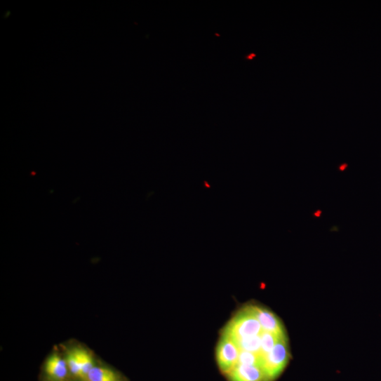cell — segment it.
<instances>
[{
    "instance_id": "6da1fadb",
    "label": "cell",
    "mask_w": 381,
    "mask_h": 381,
    "mask_svg": "<svg viewBox=\"0 0 381 381\" xmlns=\"http://www.w3.org/2000/svg\"><path fill=\"white\" fill-rule=\"evenodd\" d=\"M264 332L262 326L255 316L250 305L239 311L227 323L222 333L233 340L260 335Z\"/></svg>"
},
{
    "instance_id": "7a4b0ae2",
    "label": "cell",
    "mask_w": 381,
    "mask_h": 381,
    "mask_svg": "<svg viewBox=\"0 0 381 381\" xmlns=\"http://www.w3.org/2000/svg\"><path fill=\"white\" fill-rule=\"evenodd\" d=\"M290 357L288 338L281 340L267 355L261 357V367L268 381L277 377L288 364Z\"/></svg>"
},
{
    "instance_id": "3957f363",
    "label": "cell",
    "mask_w": 381,
    "mask_h": 381,
    "mask_svg": "<svg viewBox=\"0 0 381 381\" xmlns=\"http://www.w3.org/2000/svg\"><path fill=\"white\" fill-rule=\"evenodd\" d=\"M240 352L236 343L222 333L216 349V359L220 370L225 375L237 365Z\"/></svg>"
},
{
    "instance_id": "277c9868",
    "label": "cell",
    "mask_w": 381,
    "mask_h": 381,
    "mask_svg": "<svg viewBox=\"0 0 381 381\" xmlns=\"http://www.w3.org/2000/svg\"><path fill=\"white\" fill-rule=\"evenodd\" d=\"M250 307L265 332L286 336L282 323L272 312L259 305H250Z\"/></svg>"
},
{
    "instance_id": "5b68a950",
    "label": "cell",
    "mask_w": 381,
    "mask_h": 381,
    "mask_svg": "<svg viewBox=\"0 0 381 381\" xmlns=\"http://www.w3.org/2000/svg\"><path fill=\"white\" fill-rule=\"evenodd\" d=\"M226 376L229 381H268L260 366L237 364Z\"/></svg>"
},
{
    "instance_id": "8992f818",
    "label": "cell",
    "mask_w": 381,
    "mask_h": 381,
    "mask_svg": "<svg viewBox=\"0 0 381 381\" xmlns=\"http://www.w3.org/2000/svg\"><path fill=\"white\" fill-rule=\"evenodd\" d=\"M45 370L51 378L57 381L65 380L69 371L66 359L56 354L48 357L46 362Z\"/></svg>"
},
{
    "instance_id": "52a82bcc",
    "label": "cell",
    "mask_w": 381,
    "mask_h": 381,
    "mask_svg": "<svg viewBox=\"0 0 381 381\" xmlns=\"http://www.w3.org/2000/svg\"><path fill=\"white\" fill-rule=\"evenodd\" d=\"M86 381H119L116 373L101 366H94L87 375Z\"/></svg>"
},
{
    "instance_id": "ba28073f",
    "label": "cell",
    "mask_w": 381,
    "mask_h": 381,
    "mask_svg": "<svg viewBox=\"0 0 381 381\" xmlns=\"http://www.w3.org/2000/svg\"><path fill=\"white\" fill-rule=\"evenodd\" d=\"M234 342L238 345L240 351L260 354L262 347L261 335L240 339Z\"/></svg>"
},
{
    "instance_id": "9c48e42d",
    "label": "cell",
    "mask_w": 381,
    "mask_h": 381,
    "mask_svg": "<svg viewBox=\"0 0 381 381\" xmlns=\"http://www.w3.org/2000/svg\"><path fill=\"white\" fill-rule=\"evenodd\" d=\"M74 351L81 369L83 380H86L88 374L95 366L93 364V359L91 354L84 349L75 348Z\"/></svg>"
},
{
    "instance_id": "30bf717a",
    "label": "cell",
    "mask_w": 381,
    "mask_h": 381,
    "mask_svg": "<svg viewBox=\"0 0 381 381\" xmlns=\"http://www.w3.org/2000/svg\"><path fill=\"white\" fill-rule=\"evenodd\" d=\"M261 338L262 347L260 355L262 357L269 354L281 340L287 338V336H279L276 334L264 331L261 334Z\"/></svg>"
},
{
    "instance_id": "8fae6325",
    "label": "cell",
    "mask_w": 381,
    "mask_h": 381,
    "mask_svg": "<svg viewBox=\"0 0 381 381\" xmlns=\"http://www.w3.org/2000/svg\"><path fill=\"white\" fill-rule=\"evenodd\" d=\"M66 361L70 373L78 377L83 379L81 369L74 349H71L67 354Z\"/></svg>"
},
{
    "instance_id": "7c38bea8",
    "label": "cell",
    "mask_w": 381,
    "mask_h": 381,
    "mask_svg": "<svg viewBox=\"0 0 381 381\" xmlns=\"http://www.w3.org/2000/svg\"><path fill=\"white\" fill-rule=\"evenodd\" d=\"M238 363L261 366V356L258 354L241 351L239 356Z\"/></svg>"
}]
</instances>
